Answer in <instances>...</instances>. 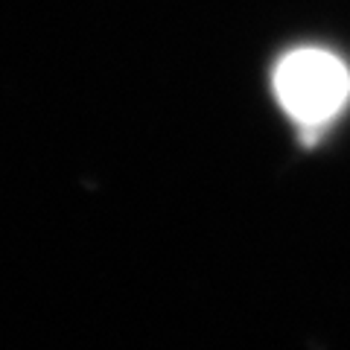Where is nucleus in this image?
Returning <instances> with one entry per match:
<instances>
[{
    "instance_id": "f257e3e1",
    "label": "nucleus",
    "mask_w": 350,
    "mask_h": 350,
    "mask_svg": "<svg viewBox=\"0 0 350 350\" xmlns=\"http://www.w3.org/2000/svg\"><path fill=\"white\" fill-rule=\"evenodd\" d=\"M271 88L304 131H321L350 103V68L330 50L298 47L278 62Z\"/></svg>"
}]
</instances>
